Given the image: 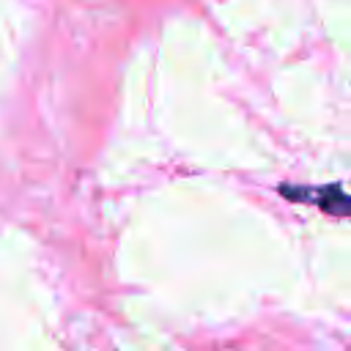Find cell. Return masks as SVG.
<instances>
[{"label":"cell","instance_id":"obj_1","mask_svg":"<svg viewBox=\"0 0 351 351\" xmlns=\"http://www.w3.org/2000/svg\"><path fill=\"white\" fill-rule=\"evenodd\" d=\"M282 195H288L291 200H302V203H315L329 214L337 217H351V195H346L340 186H282Z\"/></svg>","mask_w":351,"mask_h":351}]
</instances>
